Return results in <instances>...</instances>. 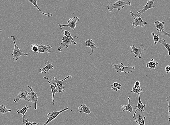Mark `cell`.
Instances as JSON below:
<instances>
[{"label":"cell","mask_w":170,"mask_h":125,"mask_svg":"<svg viewBox=\"0 0 170 125\" xmlns=\"http://www.w3.org/2000/svg\"><path fill=\"white\" fill-rule=\"evenodd\" d=\"M111 65L114 66L116 72L118 73L123 72L127 74L135 70V67L134 66H125L123 63L118 64H111Z\"/></svg>","instance_id":"cell-1"},{"label":"cell","mask_w":170,"mask_h":125,"mask_svg":"<svg viewBox=\"0 0 170 125\" xmlns=\"http://www.w3.org/2000/svg\"><path fill=\"white\" fill-rule=\"evenodd\" d=\"M77 38H78V37L74 36L72 38H67L65 36L63 35L62 42L60 43V46L58 48V50L59 52H61L64 48H66V49H68L69 45H71L73 43L74 45H77V43L75 42L74 40Z\"/></svg>","instance_id":"cell-2"},{"label":"cell","mask_w":170,"mask_h":125,"mask_svg":"<svg viewBox=\"0 0 170 125\" xmlns=\"http://www.w3.org/2000/svg\"><path fill=\"white\" fill-rule=\"evenodd\" d=\"M126 5L131 6L130 2V1L125 2L122 0H119L115 3L112 4V5H107V8L109 12H112L114 9H116L118 11H120L121 9H124Z\"/></svg>","instance_id":"cell-3"},{"label":"cell","mask_w":170,"mask_h":125,"mask_svg":"<svg viewBox=\"0 0 170 125\" xmlns=\"http://www.w3.org/2000/svg\"><path fill=\"white\" fill-rule=\"evenodd\" d=\"M11 38L13 40L14 45V49L13 53L12 54L13 56V61H16L18 60L21 56L28 55V53H23L20 50V49H19L18 47L16 45V42H15V38L14 36H11Z\"/></svg>","instance_id":"cell-4"},{"label":"cell","mask_w":170,"mask_h":125,"mask_svg":"<svg viewBox=\"0 0 170 125\" xmlns=\"http://www.w3.org/2000/svg\"><path fill=\"white\" fill-rule=\"evenodd\" d=\"M155 0H151V1H147V3L146 5L143 7V9L142 10L140 9L137 12L136 14H134L132 13V12L130 11V13L133 15L135 18H136L138 17H140V16H142L144 13L146 11L148 10V9H153L155 7V6H153V4L154 2H155Z\"/></svg>","instance_id":"cell-5"},{"label":"cell","mask_w":170,"mask_h":125,"mask_svg":"<svg viewBox=\"0 0 170 125\" xmlns=\"http://www.w3.org/2000/svg\"><path fill=\"white\" fill-rule=\"evenodd\" d=\"M79 21V19L77 17H75L70 18L68 21L67 24L62 25L58 24L59 27H68L71 29L72 31H74L76 28L77 23Z\"/></svg>","instance_id":"cell-6"},{"label":"cell","mask_w":170,"mask_h":125,"mask_svg":"<svg viewBox=\"0 0 170 125\" xmlns=\"http://www.w3.org/2000/svg\"><path fill=\"white\" fill-rule=\"evenodd\" d=\"M68 110L69 108H64V109L60 111H58V112H54V111H52V112H49V113L48 114L47 116L48 118V120L43 125H47L50 122L52 121L54 119H56L60 114L63 112H65V111Z\"/></svg>","instance_id":"cell-7"},{"label":"cell","mask_w":170,"mask_h":125,"mask_svg":"<svg viewBox=\"0 0 170 125\" xmlns=\"http://www.w3.org/2000/svg\"><path fill=\"white\" fill-rule=\"evenodd\" d=\"M71 77L72 76L71 75H69V76L65 78L64 79L62 80H59L57 78L55 77H53V79L52 80L50 79L49 78H48V79L50 80L53 81L54 82L56 83L58 90L59 93H61L65 91V86L62 84L63 82L66 80Z\"/></svg>","instance_id":"cell-8"},{"label":"cell","mask_w":170,"mask_h":125,"mask_svg":"<svg viewBox=\"0 0 170 125\" xmlns=\"http://www.w3.org/2000/svg\"><path fill=\"white\" fill-rule=\"evenodd\" d=\"M130 48L132 50L131 52V53H134L135 55V58L138 57L139 59H141L142 52L146 50V48L142 45H141L138 48L135 47L134 45H132L130 46Z\"/></svg>","instance_id":"cell-9"},{"label":"cell","mask_w":170,"mask_h":125,"mask_svg":"<svg viewBox=\"0 0 170 125\" xmlns=\"http://www.w3.org/2000/svg\"><path fill=\"white\" fill-rule=\"evenodd\" d=\"M28 86L31 90V92H29L28 94L29 99L30 100V102L35 103L34 109L36 110L37 109V102L38 100V97L37 96V93L35 92L34 91L32 87V86H30V85H28Z\"/></svg>","instance_id":"cell-10"},{"label":"cell","mask_w":170,"mask_h":125,"mask_svg":"<svg viewBox=\"0 0 170 125\" xmlns=\"http://www.w3.org/2000/svg\"><path fill=\"white\" fill-rule=\"evenodd\" d=\"M28 93L29 92L27 90H26L25 91H23V90H21L17 95L15 97L13 100L14 102L16 103H18L20 100H24L25 101L30 102L28 96Z\"/></svg>","instance_id":"cell-11"},{"label":"cell","mask_w":170,"mask_h":125,"mask_svg":"<svg viewBox=\"0 0 170 125\" xmlns=\"http://www.w3.org/2000/svg\"><path fill=\"white\" fill-rule=\"evenodd\" d=\"M138 94V97H139V101L137 105L136 106V108H134V109H135V111L134 113V114L133 116V119L134 120H136V118L135 116H136V112L138 111H139V112H140L141 111L143 112H144V108L146 106V104H144L142 102L141 100L140 96V93H139Z\"/></svg>","instance_id":"cell-12"},{"label":"cell","mask_w":170,"mask_h":125,"mask_svg":"<svg viewBox=\"0 0 170 125\" xmlns=\"http://www.w3.org/2000/svg\"><path fill=\"white\" fill-rule=\"evenodd\" d=\"M130 14L135 20V21L132 23V26H133L135 28V27H138V26H139V27H143L147 24V22L143 21V20H142L140 17H138L136 18H135L134 17L133 15L131 13H130Z\"/></svg>","instance_id":"cell-13"},{"label":"cell","mask_w":170,"mask_h":125,"mask_svg":"<svg viewBox=\"0 0 170 125\" xmlns=\"http://www.w3.org/2000/svg\"><path fill=\"white\" fill-rule=\"evenodd\" d=\"M38 53H50L51 51L50 50L52 47L50 46L49 45H46L45 46L43 45L42 43L40 45H38Z\"/></svg>","instance_id":"cell-14"},{"label":"cell","mask_w":170,"mask_h":125,"mask_svg":"<svg viewBox=\"0 0 170 125\" xmlns=\"http://www.w3.org/2000/svg\"><path fill=\"white\" fill-rule=\"evenodd\" d=\"M44 79L46 80L47 81H48L50 85L51 90H52V104H53V105L54 106L55 105V104H56V102H55L54 100L55 94L56 93L58 92V91L56 89V87H57V86H56V84H52L49 82V80L48 79V78H47L46 77L44 76Z\"/></svg>","instance_id":"cell-15"},{"label":"cell","mask_w":170,"mask_h":125,"mask_svg":"<svg viewBox=\"0 0 170 125\" xmlns=\"http://www.w3.org/2000/svg\"><path fill=\"white\" fill-rule=\"evenodd\" d=\"M32 107L31 106L29 105L28 104H26L25 106L22 108V109H19L16 111L18 114H22V117H23V124H24L25 121H27V119L26 118L25 116V114L27 112L28 109Z\"/></svg>","instance_id":"cell-16"},{"label":"cell","mask_w":170,"mask_h":125,"mask_svg":"<svg viewBox=\"0 0 170 125\" xmlns=\"http://www.w3.org/2000/svg\"><path fill=\"white\" fill-rule=\"evenodd\" d=\"M45 64L46 66L44 68H40L39 70V72L41 73H47L50 70H53L54 66L52 64H50L47 60H45Z\"/></svg>","instance_id":"cell-17"},{"label":"cell","mask_w":170,"mask_h":125,"mask_svg":"<svg viewBox=\"0 0 170 125\" xmlns=\"http://www.w3.org/2000/svg\"><path fill=\"white\" fill-rule=\"evenodd\" d=\"M29 2H30L31 3L34 5V7L36 8L37 10L39 11L42 15H44L47 17H51L53 16V15L52 14L49 13V12H47L46 13H44L41 10V9L37 5V0H28Z\"/></svg>","instance_id":"cell-18"},{"label":"cell","mask_w":170,"mask_h":125,"mask_svg":"<svg viewBox=\"0 0 170 125\" xmlns=\"http://www.w3.org/2000/svg\"><path fill=\"white\" fill-rule=\"evenodd\" d=\"M78 112L80 113L84 112L88 114H91L90 109L85 104H81L78 108Z\"/></svg>","instance_id":"cell-19"},{"label":"cell","mask_w":170,"mask_h":125,"mask_svg":"<svg viewBox=\"0 0 170 125\" xmlns=\"http://www.w3.org/2000/svg\"><path fill=\"white\" fill-rule=\"evenodd\" d=\"M128 105L125 106L122 104L121 106V108H122V112H124V111H127L128 112H131V113H132L133 112V110L134 108H132V106L130 105V96L128 97Z\"/></svg>","instance_id":"cell-20"},{"label":"cell","mask_w":170,"mask_h":125,"mask_svg":"<svg viewBox=\"0 0 170 125\" xmlns=\"http://www.w3.org/2000/svg\"><path fill=\"white\" fill-rule=\"evenodd\" d=\"M85 45H86V47H88L91 48V50H92V52L91 53H90L91 55H92L93 53L94 49L95 48H98L97 46H95V44L94 42H93L92 39H88L87 40L85 41Z\"/></svg>","instance_id":"cell-21"},{"label":"cell","mask_w":170,"mask_h":125,"mask_svg":"<svg viewBox=\"0 0 170 125\" xmlns=\"http://www.w3.org/2000/svg\"><path fill=\"white\" fill-rule=\"evenodd\" d=\"M154 24L155 25V27L157 29V32H161L164 31V28H165L164 22H161L159 21H154Z\"/></svg>","instance_id":"cell-22"},{"label":"cell","mask_w":170,"mask_h":125,"mask_svg":"<svg viewBox=\"0 0 170 125\" xmlns=\"http://www.w3.org/2000/svg\"><path fill=\"white\" fill-rule=\"evenodd\" d=\"M146 116H144L143 114L138 115V118H136L135 121L139 125H145V121L146 119Z\"/></svg>","instance_id":"cell-23"},{"label":"cell","mask_w":170,"mask_h":125,"mask_svg":"<svg viewBox=\"0 0 170 125\" xmlns=\"http://www.w3.org/2000/svg\"><path fill=\"white\" fill-rule=\"evenodd\" d=\"M159 63L154 61L153 59L150 60V61L146 64V67L150 68V69H154L157 66Z\"/></svg>","instance_id":"cell-24"},{"label":"cell","mask_w":170,"mask_h":125,"mask_svg":"<svg viewBox=\"0 0 170 125\" xmlns=\"http://www.w3.org/2000/svg\"><path fill=\"white\" fill-rule=\"evenodd\" d=\"M160 44L163 45L168 52V55L170 56V44L166 43L165 40L163 38H159V41Z\"/></svg>","instance_id":"cell-25"},{"label":"cell","mask_w":170,"mask_h":125,"mask_svg":"<svg viewBox=\"0 0 170 125\" xmlns=\"http://www.w3.org/2000/svg\"><path fill=\"white\" fill-rule=\"evenodd\" d=\"M121 84L116 82H114L112 84L110 85L112 90L116 92L118 91V90H120L121 89Z\"/></svg>","instance_id":"cell-26"},{"label":"cell","mask_w":170,"mask_h":125,"mask_svg":"<svg viewBox=\"0 0 170 125\" xmlns=\"http://www.w3.org/2000/svg\"><path fill=\"white\" fill-rule=\"evenodd\" d=\"M11 112L12 110L11 109H7L5 105H0V113L5 114Z\"/></svg>","instance_id":"cell-27"},{"label":"cell","mask_w":170,"mask_h":125,"mask_svg":"<svg viewBox=\"0 0 170 125\" xmlns=\"http://www.w3.org/2000/svg\"><path fill=\"white\" fill-rule=\"evenodd\" d=\"M143 90L140 87H135L134 86H133L132 87V90L131 91V92L134 93H136V94H139L141 92H143Z\"/></svg>","instance_id":"cell-28"},{"label":"cell","mask_w":170,"mask_h":125,"mask_svg":"<svg viewBox=\"0 0 170 125\" xmlns=\"http://www.w3.org/2000/svg\"><path fill=\"white\" fill-rule=\"evenodd\" d=\"M60 27V29L61 30L62 32H63V35L65 36L66 37L68 38H72L74 37L72 36L70 31H67V30H65L64 31H63L62 27Z\"/></svg>","instance_id":"cell-29"},{"label":"cell","mask_w":170,"mask_h":125,"mask_svg":"<svg viewBox=\"0 0 170 125\" xmlns=\"http://www.w3.org/2000/svg\"><path fill=\"white\" fill-rule=\"evenodd\" d=\"M167 102H168V121L170 122V95L166 98Z\"/></svg>","instance_id":"cell-30"},{"label":"cell","mask_w":170,"mask_h":125,"mask_svg":"<svg viewBox=\"0 0 170 125\" xmlns=\"http://www.w3.org/2000/svg\"><path fill=\"white\" fill-rule=\"evenodd\" d=\"M151 34L153 38V40H154V46H156L157 45V43L159 42V36L158 35H155L154 33L153 32H152Z\"/></svg>","instance_id":"cell-31"},{"label":"cell","mask_w":170,"mask_h":125,"mask_svg":"<svg viewBox=\"0 0 170 125\" xmlns=\"http://www.w3.org/2000/svg\"><path fill=\"white\" fill-rule=\"evenodd\" d=\"M30 47H31L32 51L34 53H38V49L37 44H33L31 45Z\"/></svg>","instance_id":"cell-32"},{"label":"cell","mask_w":170,"mask_h":125,"mask_svg":"<svg viewBox=\"0 0 170 125\" xmlns=\"http://www.w3.org/2000/svg\"><path fill=\"white\" fill-rule=\"evenodd\" d=\"M26 123L24 125H40L39 123H36L35 122H31L29 121L28 119L26 121Z\"/></svg>","instance_id":"cell-33"},{"label":"cell","mask_w":170,"mask_h":125,"mask_svg":"<svg viewBox=\"0 0 170 125\" xmlns=\"http://www.w3.org/2000/svg\"><path fill=\"white\" fill-rule=\"evenodd\" d=\"M157 32V33H158V34H159L158 35H164L167 36L169 37L170 38V34L168 33H167V32H166L165 31H161V32Z\"/></svg>","instance_id":"cell-34"},{"label":"cell","mask_w":170,"mask_h":125,"mask_svg":"<svg viewBox=\"0 0 170 125\" xmlns=\"http://www.w3.org/2000/svg\"><path fill=\"white\" fill-rule=\"evenodd\" d=\"M165 70L166 72H167V74L168 73H169L170 72V66H166L165 67Z\"/></svg>","instance_id":"cell-35"},{"label":"cell","mask_w":170,"mask_h":125,"mask_svg":"<svg viewBox=\"0 0 170 125\" xmlns=\"http://www.w3.org/2000/svg\"><path fill=\"white\" fill-rule=\"evenodd\" d=\"M135 87H139L140 86V83L139 81H137L136 82H135L134 86Z\"/></svg>","instance_id":"cell-36"},{"label":"cell","mask_w":170,"mask_h":125,"mask_svg":"<svg viewBox=\"0 0 170 125\" xmlns=\"http://www.w3.org/2000/svg\"><path fill=\"white\" fill-rule=\"evenodd\" d=\"M2 30L1 29H0V33H2Z\"/></svg>","instance_id":"cell-37"}]
</instances>
